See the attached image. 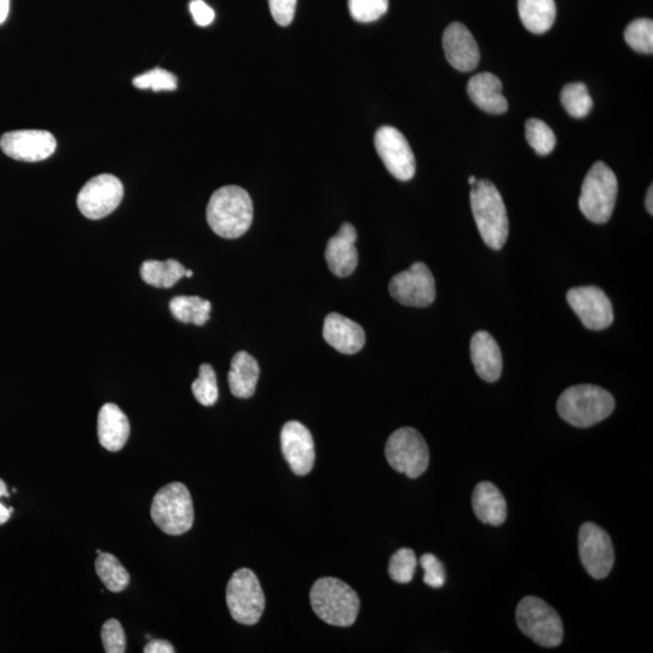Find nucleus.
Listing matches in <instances>:
<instances>
[{
  "label": "nucleus",
  "instance_id": "39",
  "mask_svg": "<svg viewBox=\"0 0 653 653\" xmlns=\"http://www.w3.org/2000/svg\"><path fill=\"white\" fill-rule=\"evenodd\" d=\"M189 9L196 25L200 27L211 25L213 20H215V11L204 0H192L189 4Z\"/></svg>",
  "mask_w": 653,
  "mask_h": 653
},
{
  "label": "nucleus",
  "instance_id": "40",
  "mask_svg": "<svg viewBox=\"0 0 653 653\" xmlns=\"http://www.w3.org/2000/svg\"><path fill=\"white\" fill-rule=\"evenodd\" d=\"M144 653H173L175 649L169 643V641L163 639H154L150 640L149 643L144 646Z\"/></svg>",
  "mask_w": 653,
  "mask_h": 653
},
{
  "label": "nucleus",
  "instance_id": "41",
  "mask_svg": "<svg viewBox=\"0 0 653 653\" xmlns=\"http://www.w3.org/2000/svg\"><path fill=\"white\" fill-rule=\"evenodd\" d=\"M10 10V0H0V25L7 21Z\"/></svg>",
  "mask_w": 653,
  "mask_h": 653
},
{
  "label": "nucleus",
  "instance_id": "16",
  "mask_svg": "<svg viewBox=\"0 0 653 653\" xmlns=\"http://www.w3.org/2000/svg\"><path fill=\"white\" fill-rule=\"evenodd\" d=\"M281 449L291 470L305 476L315 465V443L311 432L298 421H290L281 431Z\"/></svg>",
  "mask_w": 653,
  "mask_h": 653
},
{
  "label": "nucleus",
  "instance_id": "14",
  "mask_svg": "<svg viewBox=\"0 0 653 653\" xmlns=\"http://www.w3.org/2000/svg\"><path fill=\"white\" fill-rule=\"evenodd\" d=\"M566 299L583 325L591 331H602L614 322L610 299L598 287L571 288Z\"/></svg>",
  "mask_w": 653,
  "mask_h": 653
},
{
  "label": "nucleus",
  "instance_id": "45",
  "mask_svg": "<svg viewBox=\"0 0 653 653\" xmlns=\"http://www.w3.org/2000/svg\"><path fill=\"white\" fill-rule=\"evenodd\" d=\"M468 183H470V186H475L477 178L475 176H470V178H468Z\"/></svg>",
  "mask_w": 653,
  "mask_h": 653
},
{
  "label": "nucleus",
  "instance_id": "27",
  "mask_svg": "<svg viewBox=\"0 0 653 653\" xmlns=\"http://www.w3.org/2000/svg\"><path fill=\"white\" fill-rule=\"evenodd\" d=\"M211 310V303L200 297L181 296L170 302V311L176 320L198 326H204L210 320Z\"/></svg>",
  "mask_w": 653,
  "mask_h": 653
},
{
  "label": "nucleus",
  "instance_id": "2",
  "mask_svg": "<svg viewBox=\"0 0 653 653\" xmlns=\"http://www.w3.org/2000/svg\"><path fill=\"white\" fill-rule=\"evenodd\" d=\"M472 187L471 207L479 234L485 245L501 250L510 233L504 199L488 179H481Z\"/></svg>",
  "mask_w": 653,
  "mask_h": 653
},
{
  "label": "nucleus",
  "instance_id": "31",
  "mask_svg": "<svg viewBox=\"0 0 653 653\" xmlns=\"http://www.w3.org/2000/svg\"><path fill=\"white\" fill-rule=\"evenodd\" d=\"M196 401L202 406L211 407L216 404L219 397L217 377L215 369L210 364H202L199 371V378L192 385Z\"/></svg>",
  "mask_w": 653,
  "mask_h": 653
},
{
  "label": "nucleus",
  "instance_id": "44",
  "mask_svg": "<svg viewBox=\"0 0 653 653\" xmlns=\"http://www.w3.org/2000/svg\"><path fill=\"white\" fill-rule=\"evenodd\" d=\"M0 498H9L7 484H5L3 479H0Z\"/></svg>",
  "mask_w": 653,
  "mask_h": 653
},
{
  "label": "nucleus",
  "instance_id": "28",
  "mask_svg": "<svg viewBox=\"0 0 653 653\" xmlns=\"http://www.w3.org/2000/svg\"><path fill=\"white\" fill-rule=\"evenodd\" d=\"M95 568L98 577L108 591L113 593L123 592L130 585V574L119 562V559L111 553L98 554Z\"/></svg>",
  "mask_w": 653,
  "mask_h": 653
},
{
  "label": "nucleus",
  "instance_id": "15",
  "mask_svg": "<svg viewBox=\"0 0 653 653\" xmlns=\"http://www.w3.org/2000/svg\"><path fill=\"white\" fill-rule=\"evenodd\" d=\"M56 138L45 130L10 131L0 138V148L9 158L37 163L50 158L56 150Z\"/></svg>",
  "mask_w": 653,
  "mask_h": 653
},
{
  "label": "nucleus",
  "instance_id": "32",
  "mask_svg": "<svg viewBox=\"0 0 653 653\" xmlns=\"http://www.w3.org/2000/svg\"><path fill=\"white\" fill-rule=\"evenodd\" d=\"M626 42L634 51L651 55L653 52V22L650 19H638L629 23L624 32Z\"/></svg>",
  "mask_w": 653,
  "mask_h": 653
},
{
  "label": "nucleus",
  "instance_id": "36",
  "mask_svg": "<svg viewBox=\"0 0 653 653\" xmlns=\"http://www.w3.org/2000/svg\"><path fill=\"white\" fill-rule=\"evenodd\" d=\"M101 638L104 651L107 653H124L126 651L124 628L118 620L111 618L103 624Z\"/></svg>",
  "mask_w": 653,
  "mask_h": 653
},
{
  "label": "nucleus",
  "instance_id": "26",
  "mask_svg": "<svg viewBox=\"0 0 653 653\" xmlns=\"http://www.w3.org/2000/svg\"><path fill=\"white\" fill-rule=\"evenodd\" d=\"M186 270L176 259H169L166 262L147 260L142 264L140 274L142 280L150 286L171 288L184 277Z\"/></svg>",
  "mask_w": 653,
  "mask_h": 653
},
{
  "label": "nucleus",
  "instance_id": "30",
  "mask_svg": "<svg viewBox=\"0 0 653 653\" xmlns=\"http://www.w3.org/2000/svg\"><path fill=\"white\" fill-rule=\"evenodd\" d=\"M525 137L530 147L539 155H548L556 147L557 138L553 130L545 121L529 119L525 124Z\"/></svg>",
  "mask_w": 653,
  "mask_h": 653
},
{
  "label": "nucleus",
  "instance_id": "18",
  "mask_svg": "<svg viewBox=\"0 0 653 653\" xmlns=\"http://www.w3.org/2000/svg\"><path fill=\"white\" fill-rule=\"evenodd\" d=\"M357 231L354 225L344 223L339 233L328 241L326 262L332 273L338 277H348L357 268Z\"/></svg>",
  "mask_w": 653,
  "mask_h": 653
},
{
  "label": "nucleus",
  "instance_id": "8",
  "mask_svg": "<svg viewBox=\"0 0 653 653\" xmlns=\"http://www.w3.org/2000/svg\"><path fill=\"white\" fill-rule=\"evenodd\" d=\"M387 461L395 471L415 479L424 475L430 464V452L419 431L412 427L392 433L385 447Z\"/></svg>",
  "mask_w": 653,
  "mask_h": 653
},
{
  "label": "nucleus",
  "instance_id": "23",
  "mask_svg": "<svg viewBox=\"0 0 653 653\" xmlns=\"http://www.w3.org/2000/svg\"><path fill=\"white\" fill-rule=\"evenodd\" d=\"M473 511L484 524L500 525L506 522L507 504L504 495L493 483L482 482L473 490Z\"/></svg>",
  "mask_w": 653,
  "mask_h": 653
},
{
  "label": "nucleus",
  "instance_id": "5",
  "mask_svg": "<svg viewBox=\"0 0 653 653\" xmlns=\"http://www.w3.org/2000/svg\"><path fill=\"white\" fill-rule=\"evenodd\" d=\"M150 514L163 533L172 536L188 533L194 524V506L186 485L175 482L161 488L154 496Z\"/></svg>",
  "mask_w": 653,
  "mask_h": 653
},
{
  "label": "nucleus",
  "instance_id": "29",
  "mask_svg": "<svg viewBox=\"0 0 653 653\" xmlns=\"http://www.w3.org/2000/svg\"><path fill=\"white\" fill-rule=\"evenodd\" d=\"M560 101H562L565 111L576 119L587 117L593 108L592 97L589 95L587 86L583 83L565 85L562 94H560Z\"/></svg>",
  "mask_w": 653,
  "mask_h": 653
},
{
  "label": "nucleus",
  "instance_id": "34",
  "mask_svg": "<svg viewBox=\"0 0 653 653\" xmlns=\"http://www.w3.org/2000/svg\"><path fill=\"white\" fill-rule=\"evenodd\" d=\"M418 560L410 548H402L390 559L389 574L397 583H409L413 580Z\"/></svg>",
  "mask_w": 653,
  "mask_h": 653
},
{
  "label": "nucleus",
  "instance_id": "13",
  "mask_svg": "<svg viewBox=\"0 0 653 653\" xmlns=\"http://www.w3.org/2000/svg\"><path fill=\"white\" fill-rule=\"evenodd\" d=\"M375 149L387 171L398 181H410L415 175V156L407 138L392 126H383L374 137Z\"/></svg>",
  "mask_w": 653,
  "mask_h": 653
},
{
  "label": "nucleus",
  "instance_id": "25",
  "mask_svg": "<svg viewBox=\"0 0 653 653\" xmlns=\"http://www.w3.org/2000/svg\"><path fill=\"white\" fill-rule=\"evenodd\" d=\"M518 11L524 27L534 34L550 31L557 16L554 0H518Z\"/></svg>",
  "mask_w": 653,
  "mask_h": 653
},
{
  "label": "nucleus",
  "instance_id": "43",
  "mask_svg": "<svg viewBox=\"0 0 653 653\" xmlns=\"http://www.w3.org/2000/svg\"><path fill=\"white\" fill-rule=\"evenodd\" d=\"M645 204H646L647 212H649L650 215H653V188H652V186L650 187L649 192H647Z\"/></svg>",
  "mask_w": 653,
  "mask_h": 653
},
{
  "label": "nucleus",
  "instance_id": "46",
  "mask_svg": "<svg viewBox=\"0 0 653 653\" xmlns=\"http://www.w3.org/2000/svg\"><path fill=\"white\" fill-rule=\"evenodd\" d=\"M193 275L194 274H193L192 270H186V274H184V276H187V277H192Z\"/></svg>",
  "mask_w": 653,
  "mask_h": 653
},
{
  "label": "nucleus",
  "instance_id": "38",
  "mask_svg": "<svg viewBox=\"0 0 653 653\" xmlns=\"http://www.w3.org/2000/svg\"><path fill=\"white\" fill-rule=\"evenodd\" d=\"M271 15L280 26H290L296 15L297 0H269Z\"/></svg>",
  "mask_w": 653,
  "mask_h": 653
},
{
  "label": "nucleus",
  "instance_id": "24",
  "mask_svg": "<svg viewBox=\"0 0 653 653\" xmlns=\"http://www.w3.org/2000/svg\"><path fill=\"white\" fill-rule=\"evenodd\" d=\"M259 364L253 356L240 351L231 361L228 381L231 394L238 398H250L256 392L259 380Z\"/></svg>",
  "mask_w": 653,
  "mask_h": 653
},
{
  "label": "nucleus",
  "instance_id": "19",
  "mask_svg": "<svg viewBox=\"0 0 653 653\" xmlns=\"http://www.w3.org/2000/svg\"><path fill=\"white\" fill-rule=\"evenodd\" d=\"M323 338L335 350L354 355L366 344V333L355 321L340 314H329L323 326Z\"/></svg>",
  "mask_w": 653,
  "mask_h": 653
},
{
  "label": "nucleus",
  "instance_id": "7",
  "mask_svg": "<svg viewBox=\"0 0 653 653\" xmlns=\"http://www.w3.org/2000/svg\"><path fill=\"white\" fill-rule=\"evenodd\" d=\"M520 632L543 647H557L562 644L564 628L558 612L545 600L525 597L520 600L516 612Z\"/></svg>",
  "mask_w": 653,
  "mask_h": 653
},
{
  "label": "nucleus",
  "instance_id": "21",
  "mask_svg": "<svg viewBox=\"0 0 653 653\" xmlns=\"http://www.w3.org/2000/svg\"><path fill=\"white\" fill-rule=\"evenodd\" d=\"M471 358L476 372L487 383H495L502 373L499 344L488 332H477L471 340Z\"/></svg>",
  "mask_w": 653,
  "mask_h": 653
},
{
  "label": "nucleus",
  "instance_id": "9",
  "mask_svg": "<svg viewBox=\"0 0 653 653\" xmlns=\"http://www.w3.org/2000/svg\"><path fill=\"white\" fill-rule=\"evenodd\" d=\"M227 605L236 622L253 626L265 609V595L258 577L250 569L235 571L227 587Z\"/></svg>",
  "mask_w": 653,
  "mask_h": 653
},
{
  "label": "nucleus",
  "instance_id": "33",
  "mask_svg": "<svg viewBox=\"0 0 653 653\" xmlns=\"http://www.w3.org/2000/svg\"><path fill=\"white\" fill-rule=\"evenodd\" d=\"M132 83L137 89H150L155 92L173 91L178 86L176 75L163 68H154L152 71L138 75Z\"/></svg>",
  "mask_w": 653,
  "mask_h": 653
},
{
  "label": "nucleus",
  "instance_id": "17",
  "mask_svg": "<svg viewBox=\"0 0 653 653\" xmlns=\"http://www.w3.org/2000/svg\"><path fill=\"white\" fill-rule=\"evenodd\" d=\"M443 49L447 60L460 72H472L481 61V51L476 39L460 22H453L443 34Z\"/></svg>",
  "mask_w": 653,
  "mask_h": 653
},
{
  "label": "nucleus",
  "instance_id": "10",
  "mask_svg": "<svg viewBox=\"0 0 653 653\" xmlns=\"http://www.w3.org/2000/svg\"><path fill=\"white\" fill-rule=\"evenodd\" d=\"M123 198L124 187L120 179L109 173H103L91 178L85 184L80 190L77 204L79 211L86 218L97 221L117 210Z\"/></svg>",
  "mask_w": 653,
  "mask_h": 653
},
{
  "label": "nucleus",
  "instance_id": "22",
  "mask_svg": "<svg viewBox=\"0 0 653 653\" xmlns=\"http://www.w3.org/2000/svg\"><path fill=\"white\" fill-rule=\"evenodd\" d=\"M467 94L478 108L489 114H504L508 109L507 98L502 94V83L489 72L478 73L467 84Z\"/></svg>",
  "mask_w": 653,
  "mask_h": 653
},
{
  "label": "nucleus",
  "instance_id": "1",
  "mask_svg": "<svg viewBox=\"0 0 653 653\" xmlns=\"http://www.w3.org/2000/svg\"><path fill=\"white\" fill-rule=\"evenodd\" d=\"M207 223L221 238L238 239L253 222V202L245 189L227 186L216 190L207 205Z\"/></svg>",
  "mask_w": 653,
  "mask_h": 653
},
{
  "label": "nucleus",
  "instance_id": "12",
  "mask_svg": "<svg viewBox=\"0 0 653 653\" xmlns=\"http://www.w3.org/2000/svg\"><path fill=\"white\" fill-rule=\"evenodd\" d=\"M579 552L583 568L595 580L605 579L614 568V546L609 534L597 524L582 525L579 533Z\"/></svg>",
  "mask_w": 653,
  "mask_h": 653
},
{
  "label": "nucleus",
  "instance_id": "37",
  "mask_svg": "<svg viewBox=\"0 0 653 653\" xmlns=\"http://www.w3.org/2000/svg\"><path fill=\"white\" fill-rule=\"evenodd\" d=\"M425 571L424 582L431 588H442L446 583V570L436 556L427 553L420 559Z\"/></svg>",
  "mask_w": 653,
  "mask_h": 653
},
{
  "label": "nucleus",
  "instance_id": "35",
  "mask_svg": "<svg viewBox=\"0 0 653 653\" xmlns=\"http://www.w3.org/2000/svg\"><path fill=\"white\" fill-rule=\"evenodd\" d=\"M389 9V0H349V10L357 22L369 23L383 17Z\"/></svg>",
  "mask_w": 653,
  "mask_h": 653
},
{
  "label": "nucleus",
  "instance_id": "11",
  "mask_svg": "<svg viewBox=\"0 0 653 653\" xmlns=\"http://www.w3.org/2000/svg\"><path fill=\"white\" fill-rule=\"evenodd\" d=\"M389 290L398 303L414 308H426L436 299L435 277L424 263H415L392 277Z\"/></svg>",
  "mask_w": 653,
  "mask_h": 653
},
{
  "label": "nucleus",
  "instance_id": "20",
  "mask_svg": "<svg viewBox=\"0 0 653 653\" xmlns=\"http://www.w3.org/2000/svg\"><path fill=\"white\" fill-rule=\"evenodd\" d=\"M97 432L101 446L108 452L117 453L130 437L129 419L117 404H104L98 413Z\"/></svg>",
  "mask_w": 653,
  "mask_h": 653
},
{
  "label": "nucleus",
  "instance_id": "6",
  "mask_svg": "<svg viewBox=\"0 0 653 653\" xmlns=\"http://www.w3.org/2000/svg\"><path fill=\"white\" fill-rule=\"evenodd\" d=\"M618 194L617 177L603 161L595 163L582 184L580 210L595 224L610 221Z\"/></svg>",
  "mask_w": 653,
  "mask_h": 653
},
{
  "label": "nucleus",
  "instance_id": "42",
  "mask_svg": "<svg viewBox=\"0 0 653 653\" xmlns=\"http://www.w3.org/2000/svg\"><path fill=\"white\" fill-rule=\"evenodd\" d=\"M14 512L13 507H7L0 502V525H3L8 522L10 519L11 513Z\"/></svg>",
  "mask_w": 653,
  "mask_h": 653
},
{
  "label": "nucleus",
  "instance_id": "3",
  "mask_svg": "<svg viewBox=\"0 0 653 653\" xmlns=\"http://www.w3.org/2000/svg\"><path fill=\"white\" fill-rule=\"evenodd\" d=\"M557 409L566 423L586 429L608 419L614 413L615 400L602 387L576 385L560 395Z\"/></svg>",
  "mask_w": 653,
  "mask_h": 653
},
{
  "label": "nucleus",
  "instance_id": "4",
  "mask_svg": "<svg viewBox=\"0 0 653 653\" xmlns=\"http://www.w3.org/2000/svg\"><path fill=\"white\" fill-rule=\"evenodd\" d=\"M310 603L317 617L337 627L352 626L360 611V599L354 589L334 577H323L315 582Z\"/></svg>",
  "mask_w": 653,
  "mask_h": 653
}]
</instances>
